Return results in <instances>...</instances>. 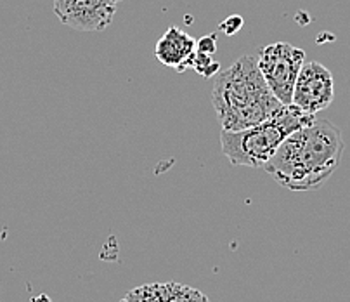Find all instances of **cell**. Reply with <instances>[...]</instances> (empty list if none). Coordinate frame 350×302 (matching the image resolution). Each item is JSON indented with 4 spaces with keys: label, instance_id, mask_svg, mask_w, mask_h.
<instances>
[{
    "label": "cell",
    "instance_id": "12",
    "mask_svg": "<svg viewBox=\"0 0 350 302\" xmlns=\"http://www.w3.org/2000/svg\"><path fill=\"white\" fill-rule=\"evenodd\" d=\"M241 27H243V19L239 18V16H232V18H228L222 25H220V30H224L228 35H234Z\"/></svg>",
    "mask_w": 350,
    "mask_h": 302
},
{
    "label": "cell",
    "instance_id": "9",
    "mask_svg": "<svg viewBox=\"0 0 350 302\" xmlns=\"http://www.w3.org/2000/svg\"><path fill=\"white\" fill-rule=\"evenodd\" d=\"M120 302H165L163 284H146L132 288Z\"/></svg>",
    "mask_w": 350,
    "mask_h": 302
},
{
    "label": "cell",
    "instance_id": "4",
    "mask_svg": "<svg viewBox=\"0 0 350 302\" xmlns=\"http://www.w3.org/2000/svg\"><path fill=\"white\" fill-rule=\"evenodd\" d=\"M257 63L274 96L283 105H291L295 82L306 63V53L288 42H274L258 53Z\"/></svg>",
    "mask_w": 350,
    "mask_h": 302
},
{
    "label": "cell",
    "instance_id": "3",
    "mask_svg": "<svg viewBox=\"0 0 350 302\" xmlns=\"http://www.w3.org/2000/svg\"><path fill=\"white\" fill-rule=\"evenodd\" d=\"M316 116L307 115L295 105H286L278 115L243 131H222V153L238 167L264 168L274 157L281 142L297 129L310 123Z\"/></svg>",
    "mask_w": 350,
    "mask_h": 302
},
{
    "label": "cell",
    "instance_id": "2",
    "mask_svg": "<svg viewBox=\"0 0 350 302\" xmlns=\"http://www.w3.org/2000/svg\"><path fill=\"white\" fill-rule=\"evenodd\" d=\"M212 105L222 131L231 132L265 122L286 106L269 89L254 56L238 58L228 70L217 73Z\"/></svg>",
    "mask_w": 350,
    "mask_h": 302
},
{
    "label": "cell",
    "instance_id": "11",
    "mask_svg": "<svg viewBox=\"0 0 350 302\" xmlns=\"http://www.w3.org/2000/svg\"><path fill=\"white\" fill-rule=\"evenodd\" d=\"M217 49V37L215 35H206V37L196 40V53L202 54H215Z\"/></svg>",
    "mask_w": 350,
    "mask_h": 302
},
{
    "label": "cell",
    "instance_id": "10",
    "mask_svg": "<svg viewBox=\"0 0 350 302\" xmlns=\"http://www.w3.org/2000/svg\"><path fill=\"white\" fill-rule=\"evenodd\" d=\"M193 68L196 73H200L202 77L205 79H212L213 75L219 73V63L213 60L212 54H202V53H196L193 60Z\"/></svg>",
    "mask_w": 350,
    "mask_h": 302
},
{
    "label": "cell",
    "instance_id": "7",
    "mask_svg": "<svg viewBox=\"0 0 350 302\" xmlns=\"http://www.w3.org/2000/svg\"><path fill=\"white\" fill-rule=\"evenodd\" d=\"M154 54L161 64L177 73H184L187 68L193 66V60L196 56V38L180 28L170 27L158 40Z\"/></svg>",
    "mask_w": 350,
    "mask_h": 302
},
{
    "label": "cell",
    "instance_id": "8",
    "mask_svg": "<svg viewBox=\"0 0 350 302\" xmlns=\"http://www.w3.org/2000/svg\"><path fill=\"white\" fill-rule=\"evenodd\" d=\"M165 302H210L203 292L184 284L168 281L163 284Z\"/></svg>",
    "mask_w": 350,
    "mask_h": 302
},
{
    "label": "cell",
    "instance_id": "5",
    "mask_svg": "<svg viewBox=\"0 0 350 302\" xmlns=\"http://www.w3.org/2000/svg\"><path fill=\"white\" fill-rule=\"evenodd\" d=\"M333 97H335V82L332 71L317 61L304 63L295 82L291 105L300 108L307 115L316 116L332 105Z\"/></svg>",
    "mask_w": 350,
    "mask_h": 302
},
{
    "label": "cell",
    "instance_id": "1",
    "mask_svg": "<svg viewBox=\"0 0 350 302\" xmlns=\"http://www.w3.org/2000/svg\"><path fill=\"white\" fill-rule=\"evenodd\" d=\"M342 131L329 120H317L291 132L264 171L290 191L319 190L342 160Z\"/></svg>",
    "mask_w": 350,
    "mask_h": 302
},
{
    "label": "cell",
    "instance_id": "6",
    "mask_svg": "<svg viewBox=\"0 0 350 302\" xmlns=\"http://www.w3.org/2000/svg\"><path fill=\"white\" fill-rule=\"evenodd\" d=\"M122 0H53L54 14L63 25L79 32L97 34L113 23Z\"/></svg>",
    "mask_w": 350,
    "mask_h": 302
}]
</instances>
